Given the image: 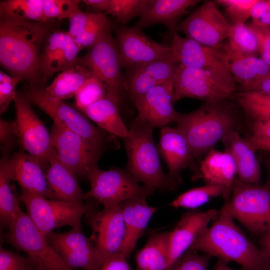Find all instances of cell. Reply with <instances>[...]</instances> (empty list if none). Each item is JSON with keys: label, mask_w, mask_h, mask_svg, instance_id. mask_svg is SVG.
<instances>
[{"label": "cell", "mask_w": 270, "mask_h": 270, "mask_svg": "<svg viewBox=\"0 0 270 270\" xmlns=\"http://www.w3.org/2000/svg\"><path fill=\"white\" fill-rule=\"evenodd\" d=\"M22 80L20 77L9 76L0 72V114L6 111L16 94V88Z\"/></svg>", "instance_id": "f6af8a7d"}, {"label": "cell", "mask_w": 270, "mask_h": 270, "mask_svg": "<svg viewBox=\"0 0 270 270\" xmlns=\"http://www.w3.org/2000/svg\"><path fill=\"white\" fill-rule=\"evenodd\" d=\"M199 2L197 0H150L136 26L142 28L161 24L172 30L176 28L178 19Z\"/></svg>", "instance_id": "f546056e"}, {"label": "cell", "mask_w": 270, "mask_h": 270, "mask_svg": "<svg viewBox=\"0 0 270 270\" xmlns=\"http://www.w3.org/2000/svg\"><path fill=\"white\" fill-rule=\"evenodd\" d=\"M212 270H258L247 267H242L240 270H235L230 268L228 265V262L220 260H218L214 266Z\"/></svg>", "instance_id": "6f0895ef"}, {"label": "cell", "mask_w": 270, "mask_h": 270, "mask_svg": "<svg viewBox=\"0 0 270 270\" xmlns=\"http://www.w3.org/2000/svg\"><path fill=\"white\" fill-rule=\"evenodd\" d=\"M252 22L262 26H270V0H266V6L260 18Z\"/></svg>", "instance_id": "11a10c76"}, {"label": "cell", "mask_w": 270, "mask_h": 270, "mask_svg": "<svg viewBox=\"0 0 270 270\" xmlns=\"http://www.w3.org/2000/svg\"><path fill=\"white\" fill-rule=\"evenodd\" d=\"M234 96L239 106L252 122L270 118V94L242 90L236 93Z\"/></svg>", "instance_id": "8d00e7d4"}, {"label": "cell", "mask_w": 270, "mask_h": 270, "mask_svg": "<svg viewBox=\"0 0 270 270\" xmlns=\"http://www.w3.org/2000/svg\"><path fill=\"white\" fill-rule=\"evenodd\" d=\"M228 212L251 233L261 236L270 230V184H254L237 176L229 200Z\"/></svg>", "instance_id": "52a82bcc"}, {"label": "cell", "mask_w": 270, "mask_h": 270, "mask_svg": "<svg viewBox=\"0 0 270 270\" xmlns=\"http://www.w3.org/2000/svg\"><path fill=\"white\" fill-rule=\"evenodd\" d=\"M81 58L92 76L106 86V96L119 102L123 86L122 64L117 44L110 32L88 48L86 54Z\"/></svg>", "instance_id": "4fadbf2b"}, {"label": "cell", "mask_w": 270, "mask_h": 270, "mask_svg": "<svg viewBox=\"0 0 270 270\" xmlns=\"http://www.w3.org/2000/svg\"><path fill=\"white\" fill-rule=\"evenodd\" d=\"M34 260V265L33 267L30 270H50L48 268H46L45 266H44L42 264H40V262H36L35 260Z\"/></svg>", "instance_id": "680465c9"}, {"label": "cell", "mask_w": 270, "mask_h": 270, "mask_svg": "<svg viewBox=\"0 0 270 270\" xmlns=\"http://www.w3.org/2000/svg\"><path fill=\"white\" fill-rule=\"evenodd\" d=\"M236 176V164L230 154L214 148L204 156L192 180H202L206 184L222 187L226 192L225 202H227Z\"/></svg>", "instance_id": "d4e9b609"}, {"label": "cell", "mask_w": 270, "mask_h": 270, "mask_svg": "<svg viewBox=\"0 0 270 270\" xmlns=\"http://www.w3.org/2000/svg\"><path fill=\"white\" fill-rule=\"evenodd\" d=\"M29 102L40 108L54 122L78 134L97 147L118 149L116 136L95 126L80 111L62 100L50 96L42 86L30 87L24 94Z\"/></svg>", "instance_id": "5b68a950"}, {"label": "cell", "mask_w": 270, "mask_h": 270, "mask_svg": "<svg viewBox=\"0 0 270 270\" xmlns=\"http://www.w3.org/2000/svg\"><path fill=\"white\" fill-rule=\"evenodd\" d=\"M119 102L108 96L88 106L83 114L104 130L122 138L128 133L118 109Z\"/></svg>", "instance_id": "4dcf8cb0"}, {"label": "cell", "mask_w": 270, "mask_h": 270, "mask_svg": "<svg viewBox=\"0 0 270 270\" xmlns=\"http://www.w3.org/2000/svg\"><path fill=\"white\" fill-rule=\"evenodd\" d=\"M48 22L0 18V63L12 76L40 86L38 70L42 45L50 34Z\"/></svg>", "instance_id": "6da1fadb"}, {"label": "cell", "mask_w": 270, "mask_h": 270, "mask_svg": "<svg viewBox=\"0 0 270 270\" xmlns=\"http://www.w3.org/2000/svg\"><path fill=\"white\" fill-rule=\"evenodd\" d=\"M50 135L52 146L60 161L77 177L88 180L104 150L54 122Z\"/></svg>", "instance_id": "8fae6325"}, {"label": "cell", "mask_w": 270, "mask_h": 270, "mask_svg": "<svg viewBox=\"0 0 270 270\" xmlns=\"http://www.w3.org/2000/svg\"><path fill=\"white\" fill-rule=\"evenodd\" d=\"M126 259L120 254L115 255L106 260L100 270H133Z\"/></svg>", "instance_id": "f907efd6"}, {"label": "cell", "mask_w": 270, "mask_h": 270, "mask_svg": "<svg viewBox=\"0 0 270 270\" xmlns=\"http://www.w3.org/2000/svg\"><path fill=\"white\" fill-rule=\"evenodd\" d=\"M170 232L150 235L136 254L138 270H166L168 266Z\"/></svg>", "instance_id": "1f68e13d"}, {"label": "cell", "mask_w": 270, "mask_h": 270, "mask_svg": "<svg viewBox=\"0 0 270 270\" xmlns=\"http://www.w3.org/2000/svg\"><path fill=\"white\" fill-rule=\"evenodd\" d=\"M16 132L20 146L46 170L53 148L50 132L32 110L24 95L17 92L14 100Z\"/></svg>", "instance_id": "7c38bea8"}, {"label": "cell", "mask_w": 270, "mask_h": 270, "mask_svg": "<svg viewBox=\"0 0 270 270\" xmlns=\"http://www.w3.org/2000/svg\"><path fill=\"white\" fill-rule=\"evenodd\" d=\"M146 198H136L120 204L125 225V234L120 254L128 258L136 247L152 215L158 208L149 206Z\"/></svg>", "instance_id": "4316f807"}, {"label": "cell", "mask_w": 270, "mask_h": 270, "mask_svg": "<svg viewBox=\"0 0 270 270\" xmlns=\"http://www.w3.org/2000/svg\"><path fill=\"white\" fill-rule=\"evenodd\" d=\"M250 128L252 136L270 140V118L262 121L252 122Z\"/></svg>", "instance_id": "816d5d0a"}, {"label": "cell", "mask_w": 270, "mask_h": 270, "mask_svg": "<svg viewBox=\"0 0 270 270\" xmlns=\"http://www.w3.org/2000/svg\"><path fill=\"white\" fill-rule=\"evenodd\" d=\"M85 219L92 230L90 238L104 262L120 254L125 234L120 205L102 210H92L85 214Z\"/></svg>", "instance_id": "2e32d148"}, {"label": "cell", "mask_w": 270, "mask_h": 270, "mask_svg": "<svg viewBox=\"0 0 270 270\" xmlns=\"http://www.w3.org/2000/svg\"><path fill=\"white\" fill-rule=\"evenodd\" d=\"M160 156L168 166L167 176L176 186L182 182L180 172L186 168L196 170L195 158L190 145L178 128H161L158 146Z\"/></svg>", "instance_id": "ffe728a7"}, {"label": "cell", "mask_w": 270, "mask_h": 270, "mask_svg": "<svg viewBox=\"0 0 270 270\" xmlns=\"http://www.w3.org/2000/svg\"><path fill=\"white\" fill-rule=\"evenodd\" d=\"M211 48L243 90H253L270 74V66L261 58L242 56L232 50L228 44L221 43Z\"/></svg>", "instance_id": "44dd1931"}, {"label": "cell", "mask_w": 270, "mask_h": 270, "mask_svg": "<svg viewBox=\"0 0 270 270\" xmlns=\"http://www.w3.org/2000/svg\"><path fill=\"white\" fill-rule=\"evenodd\" d=\"M90 14L79 8L69 18L70 25L68 32L73 39L81 32L88 19Z\"/></svg>", "instance_id": "681fc988"}, {"label": "cell", "mask_w": 270, "mask_h": 270, "mask_svg": "<svg viewBox=\"0 0 270 270\" xmlns=\"http://www.w3.org/2000/svg\"><path fill=\"white\" fill-rule=\"evenodd\" d=\"M150 0H84L82 2L99 12H105L124 24L140 16Z\"/></svg>", "instance_id": "e575fe53"}, {"label": "cell", "mask_w": 270, "mask_h": 270, "mask_svg": "<svg viewBox=\"0 0 270 270\" xmlns=\"http://www.w3.org/2000/svg\"><path fill=\"white\" fill-rule=\"evenodd\" d=\"M110 22L104 14L102 12L90 13L82 30L74 40L80 50L90 48L110 32Z\"/></svg>", "instance_id": "ab89813d"}, {"label": "cell", "mask_w": 270, "mask_h": 270, "mask_svg": "<svg viewBox=\"0 0 270 270\" xmlns=\"http://www.w3.org/2000/svg\"><path fill=\"white\" fill-rule=\"evenodd\" d=\"M106 94L107 90L104 84L92 77L75 95L76 108L82 113L88 106L104 98Z\"/></svg>", "instance_id": "60d3db41"}, {"label": "cell", "mask_w": 270, "mask_h": 270, "mask_svg": "<svg viewBox=\"0 0 270 270\" xmlns=\"http://www.w3.org/2000/svg\"><path fill=\"white\" fill-rule=\"evenodd\" d=\"M257 0H218L216 2L223 6L232 20V24H245L250 17L253 6Z\"/></svg>", "instance_id": "7bdbcfd3"}, {"label": "cell", "mask_w": 270, "mask_h": 270, "mask_svg": "<svg viewBox=\"0 0 270 270\" xmlns=\"http://www.w3.org/2000/svg\"><path fill=\"white\" fill-rule=\"evenodd\" d=\"M252 90H256L270 94V76L268 75Z\"/></svg>", "instance_id": "9f6ffc18"}, {"label": "cell", "mask_w": 270, "mask_h": 270, "mask_svg": "<svg viewBox=\"0 0 270 270\" xmlns=\"http://www.w3.org/2000/svg\"><path fill=\"white\" fill-rule=\"evenodd\" d=\"M174 79L150 88L134 104L136 118L153 128H163L176 121L180 112L174 108Z\"/></svg>", "instance_id": "d6986e66"}, {"label": "cell", "mask_w": 270, "mask_h": 270, "mask_svg": "<svg viewBox=\"0 0 270 270\" xmlns=\"http://www.w3.org/2000/svg\"><path fill=\"white\" fill-rule=\"evenodd\" d=\"M34 260L28 256L24 258L19 254L0 248V270H30Z\"/></svg>", "instance_id": "bcb514c9"}, {"label": "cell", "mask_w": 270, "mask_h": 270, "mask_svg": "<svg viewBox=\"0 0 270 270\" xmlns=\"http://www.w3.org/2000/svg\"><path fill=\"white\" fill-rule=\"evenodd\" d=\"M244 139L255 151L262 150L270 152V140L269 139L258 138L252 136H248Z\"/></svg>", "instance_id": "f5cc1de1"}, {"label": "cell", "mask_w": 270, "mask_h": 270, "mask_svg": "<svg viewBox=\"0 0 270 270\" xmlns=\"http://www.w3.org/2000/svg\"><path fill=\"white\" fill-rule=\"evenodd\" d=\"M49 244L72 268L100 270L104 260L90 239L82 232L81 224L60 233L52 231L46 236Z\"/></svg>", "instance_id": "9a60e30c"}, {"label": "cell", "mask_w": 270, "mask_h": 270, "mask_svg": "<svg viewBox=\"0 0 270 270\" xmlns=\"http://www.w3.org/2000/svg\"><path fill=\"white\" fill-rule=\"evenodd\" d=\"M6 240L8 243L24 252L50 270H74L64 262L22 210L12 222Z\"/></svg>", "instance_id": "30bf717a"}, {"label": "cell", "mask_w": 270, "mask_h": 270, "mask_svg": "<svg viewBox=\"0 0 270 270\" xmlns=\"http://www.w3.org/2000/svg\"><path fill=\"white\" fill-rule=\"evenodd\" d=\"M19 198L26 206L28 216L45 236L64 226L72 228L81 224L82 216L96 208L95 204L92 202H68L25 192H22Z\"/></svg>", "instance_id": "9c48e42d"}, {"label": "cell", "mask_w": 270, "mask_h": 270, "mask_svg": "<svg viewBox=\"0 0 270 270\" xmlns=\"http://www.w3.org/2000/svg\"><path fill=\"white\" fill-rule=\"evenodd\" d=\"M116 42L122 66L132 68L159 60L171 52L170 46L152 40L136 25L118 28Z\"/></svg>", "instance_id": "e0dca14e"}, {"label": "cell", "mask_w": 270, "mask_h": 270, "mask_svg": "<svg viewBox=\"0 0 270 270\" xmlns=\"http://www.w3.org/2000/svg\"><path fill=\"white\" fill-rule=\"evenodd\" d=\"M212 256L188 250L166 270H208Z\"/></svg>", "instance_id": "ee69618b"}, {"label": "cell", "mask_w": 270, "mask_h": 270, "mask_svg": "<svg viewBox=\"0 0 270 270\" xmlns=\"http://www.w3.org/2000/svg\"><path fill=\"white\" fill-rule=\"evenodd\" d=\"M0 15L2 18L48 22L43 12V0L0 1Z\"/></svg>", "instance_id": "d590c367"}, {"label": "cell", "mask_w": 270, "mask_h": 270, "mask_svg": "<svg viewBox=\"0 0 270 270\" xmlns=\"http://www.w3.org/2000/svg\"><path fill=\"white\" fill-rule=\"evenodd\" d=\"M266 167L267 168L268 178L267 181L270 184V156L268 158L266 162Z\"/></svg>", "instance_id": "91938a15"}, {"label": "cell", "mask_w": 270, "mask_h": 270, "mask_svg": "<svg viewBox=\"0 0 270 270\" xmlns=\"http://www.w3.org/2000/svg\"><path fill=\"white\" fill-rule=\"evenodd\" d=\"M232 24L212 1H206L176 28L186 38L210 48L214 47L228 38Z\"/></svg>", "instance_id": "5bb4252c"}, {"label": "cell", "mask_w": 270, "mask_h": 270, "mask_svg": "<svg viewBox=\"0 0 270 270\" xmlns=\"http://www.w3.org/2000/svg\"><path fill=\"white\" fill-rule=\"evenodd\" d=\"M222 101L206 102L197 110L180 114L176 122L192 148L195 159L204 156L240 122L231 107Z\"/></svg>", "instance_id": "3957f363"}, {"label": "cell", "mask_w": 270, "mask_h": 270, "mask_svg": "<svg viewBox=\"0 0 270 270\" xmlns=\"http://www.w3.org/2000/svg\"><path fill=\"white\" fill-rule=\"evenodd\" d=\"M0 144L2 155L5 156H10L16 145L19 144L15 120H0Z\"/></svg>", "instance_id": "7dc6e473"}, {"label": "cell", "mask_w": 270, "mask_h": 270, "mask_svg": "<svg viewBox=\"0 0 270 270\" xmlns=\"http://www.w3.org/2000/svg\"><path fill=\"white\" fill-rule=\"evenodd\" d=\"M80 48L68 32L56 30L47 36L38 62L42 80L46 82L54 74L62 72L78 60Z\"/></svg>", "instance_id": "ac0fdd59"}, {"label": "cell", "mask_w": 270, "mask_h": 270, "mask_svg": "<svg viewBox=\"0 0 270 270\" xmlns=\"http://www.w3.org/2000/svg\"><path fill=\"white\" fill-rule=\"evenodd\" d=\"M230 48L246 56L257 57L260 54V44L254 30L245 24H233L228 37Z\"/></svg>", "instance_id": "74e56055"}, {"label": "cell", "mask_w": 270, "mask_h": 270, "mask_svg": "<svg viewBox=\"0 0 270 270\" xmlns=\"http://www.w3.org/2000/svg\"><path fill=\"white\" fill-rule=\"evenodd\" d=\"M259 244L260 248L270 260V230L260 236Z\"/></svg>", "instance_id": "db71d44e"}, {"label": "cell", "mask_w": 270, "mask_h": 270, "mask_svg": "<svg viewBox=\"0 0 270 270\" xmlns=\"http://www.w3.org/2000/svg\"><path fill=\"white\" fill-rule=\"evenodd\" d=\"M153 128L136 118L123 138L128 156L126 170L138 182L162 190H172L176 186L163 172Z\"/></svg>", "instance_id": "277c9868"}, {"label": "cell", "mask_w": 270, "mask_h": 270, "mask_svg": "<svg viewBox=\"0 0 270 270\" xmlns=\"http://www.w3.org/2000/svg\"><path fill=\"white\" fill-rule=\"evenodd\" d=\"M248 25L258 38L261 58L270 66V26L258 25L253 22Z\"/></svg>", "instance_id": "c3c4849f"}, {"label": "cell", "mask_w": 270, "mask_h": 270, "mask_svg": "<svg viewBox=\"0 0 270 270\" xmlns=\"http://www.w3.org/2000/svg\"><path fill=\"white\" fill-rule=\"evenodd\" d=\"M222 142L224 150L232 157L238 178L241 180L254 184H260L261 170L255 150L242 138L238 131H232L226 135Z\"/></svg>", "instance_id": "f1b7e54d"}, {"label": "cell", "mask_w": 270, "mask_h": 270, "mask_svg": "<svg viewBox=\"0 0 270 270\" xmlns=\"http://www.w3.org/2000/svg\"><path fill=\"white\" fill-rule=\"evenodd\" d=\"M8 164L12 180L18 182L22 192L54 200L45 170L34 157L20 150L8 158Z\"/></svg>", "instance_id": "603a6c76"}, {"label": "cell", "mask_w": 270, "mask_h": 270, "mask_svg": "<svg viewBox=\"0 0 270 270\" xmlns=\"http://www.w3.org/2000/svg\"><path fill=\"white\" fill-rule=\"evenodd\" d=\"M10 156L2 155L0 163V220L1 225L8 228L22 211L19 205L20 198L10 185L12 179L8 164Z\"/></svg>", "instance_id": "836d02e7"}, {"label": "cell", "mask_w": 270, "mask_h": 270, "mask_svg": "<svg viewBox=\"0 0 270 270\" xmlns=\"http://www.w3.org/2000/svg\"><path fill=\"white\" fill-rule=\"evenodd\" d=\"M46 176L54 199L77 204H83L84 194L77 176L58 159L52 148L48 158Z\"/></svg>", "instance_id": "83f0119b"}, {"label": "cell", "mask_w": 270, "mask_h": 270, "mask_svg": "<svg viewBox=\"0 0 270 270\" xmlns=\"http://www.w3.org/2000/svg\"><path fill=\"white\" fill-rule=\"evenodd\" d=\"M92 77L90 70L80 58L74 66L61 72L44 88L50 96L62 100L75 96Z\"/></svg>", "instance_id": "d6a6232c"}, {"label": "cell", "mask_w": 270, "mask_h": 270, "mask_svg": "<svg viewBox=\"0 0 270 270\" xmlns=\"http://www.w3.org/2000/svg\"><path fill=\"white\" fill-rule=\"evenodd\" d=\"M78 0H43V12L47 22L53 18L69 19L80 8Z\"/></svg>", "instance_id": "b9f144b4"}, {"label": "cell", "mask_w": 270, "mask_h": 270, "mask_svg": "<svg viewBox=\"0 0 270 270\" xmlns=\"http://www.w3.org/2000/svg\"><path fill=\"white\" fill-rule=\"evenodd\" d=\"M218 196H222L226 200L224 188L216 185L205 184L180 194L168 205L175 208L195 209Z\"/></svg>", "instance_id": "f35d334b"}, {"label": "cell", "mask_w": 270, "mask_h": 270, "mask_svg": "<svg viewBox=\"0 0 270 270\" xmlns=\"http://www.w3.org/2000/svg\"><path fill=\"white\" fill-rule=\"evenodd\" d=\"M189 250L228 263L234 262L242 267L270 270V260L235 224L225 204L212 225L199 235Z\"/></svg>", "instance_id": "7a4b0ae2"}, {"label": "cell", "mask_w": 270, "mask_h": 270, "mask_svg": "<svg viewBox=\"0 0 270 270\" xmlns=\"http://www.w3.org/2000/svg\"><path fill=\"white\" fill-rule=\"evenodd\" d=\"M88 180L90 190L84 194V200H94L108 210L126 200L146 198L156 190L138 184L126 170L120 168L102 170L98 166L90 172Z\"/></svg>", "instance_id": "ba28073f"}, {"label": "cell", "mask_w": 270, "mask_h": 270, "mask_svg": "<svg viewBox=\"0 0 270 270\" xmlns=\"http://www.w3.org/2000/svg\"><path fill=\"white\" fill-rule=\"evenodd\" d=\"M171 52L178 64L204 69L228 71L211 48L204 46L188 38L179 36L176 29L171 30Z\"/></svg>", "instance_id": "484cf974"}, {"label": "cell", "mask_w": 270, "mask_h": 270, "mask_svg": "<svg viewBox=\"0 0 270 270\" xmlns=\"http://www.w3.org/2000/svg\"><path fill=\"white\" fill-rule=\"evenodd\" d=\"M236 84L228 71L178 64L174 76V100L191 98L206 102L222 101L234 96Z\"/></svg>", "instance_id": "8992f818"}, {"label": "cell", "mask_w": 270, "mask_h": 270, "mask_svg": "<svg viewBox=\"0 0 270 270\" xmlns=\"http://www.w3.org/2000/svg\"><path fill=\"white\" fill-rule=\"evenodd\" d=\"M218 214L219 211L212 208L188 212L182 216L174 228L170 232L168 267L190 249L209 224L216 219Z\"/></svg>", "instance_id": "7402d4cb"}, {"label": "cell", "mask_w": 270, "mask_h": 270, "mask_svg": "<svg viewBox=\"0 0 270 270\" xmlns=\"http://www.w3.org/2000/svg\"><path fill=\"white\" fill-rule=\"evenodd\" d=\"M178 64L170 52L159 60L132 68L128 86L134 103L152 88L173 80Z\"/></svg>", "instance_id": "cb8c5ba5"}]
</instances>
